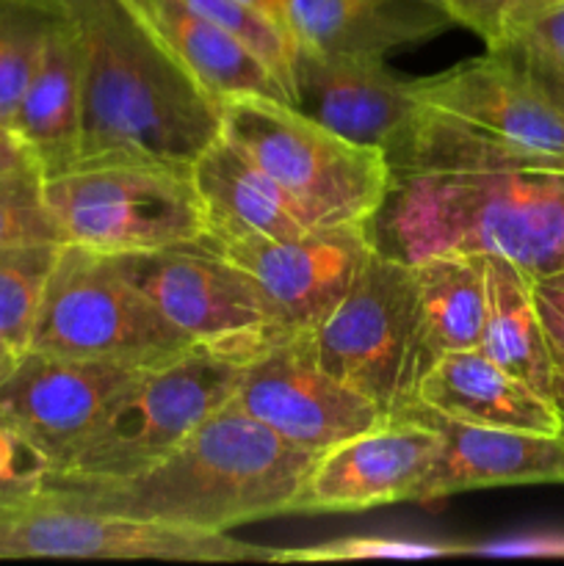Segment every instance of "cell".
I'll return each mask as SVG.
<instances>
[{
    "label": "cell",
    "mask_w": 564,
    "mask_h": 566,
    "mask_svg": "<svg viewBox=\"0 0 564 566\" xmlns=\"http://www.w3.org/2000/svg\"><path fill=\"white\" fill-rule=\"evenodd\" d=\"M83 125V33L75 14L50 31L39 64L22 92L11 133L42 177L75 166Z\"/></svg>",
    "instance_id": "d6986e66"
},
{
    "label": "cell",
    "mask_w": 564,
    "mask_h": 566,
    "mask_svg": "<svg viewBox=\"0 0 564 566\" xmlns=\"http://www.w3.org/2000/svg\"><path fill=\"white\" fill-rule=\"evenodd\" d=\"M368 230L379 252L404 263L495 254L534 280L564 269V169L393 175Z\"/></svg>",
    "instance_id": "3957f363"
},
{
    "label": "cell",
    "mask_w": 564,
    "mask_h": 566,
    "mask_svg": "<svg viewBox=\"0 0 564 566\" xmlns=\"http://www.w3.org/2000/svg\"><path fill=\"white\" fill-rule=\"evenodd\" d=\"M44 202L64 243L136 254L208 238L191 171L153 164H75L42 177Z\"/></svg>",
    "instance_id": "ba28073f"
},
{
    "label": "cell",
    "mask_w": 564,
    "mask_h": 566,
    "mask_svg": "<svg viewBox=\"0 0 564 566\" xmlns=\"http://www.w3.org/2000/svg\"><path fill=\"white\" fill-rule=\"evenodd\" d=\"M180 3H186L197 14L210 17L227 31L236 33L238 39H243L274 72L280 86L285 88L288 99L293 103V53H296V44L280 22L260 14L241 0H180Z\"/></svg>",
    "instance_id": "83f0119b"
},
{
    "label": "cell",
    "mask_w": 564,
    "mask_h": 566,
    "mask_svg": "<svg viewBox=\"0 0 564 566\" xmlns=\"http://www.w3.org/2000/svg\"><path fill=\"white\" fill-rule=\"evenodd\" d=\"M393 415H409L440 434L435 464L420 481L412 503H435L459 492L492 486L564 484L562 434H536L523 429L476 426L437 415L435 409L407 403ZM390 418V415H387Z\"/></svg>",
    "instance_id": "e0dca14e"
},
{
    "label": "cell",
    "mask_w": 564,
    "mask_h": 566,
    "mask_svg": "<svg viewBox=\"0 0 564 566\" xmlns=\"http://www.w3.org/2000/svg\"><path fill=\"white\" fill-rule=\"evenodd\" d=\"M241 3L252 6L254 11H260V14L271 17L274 22H280V0H241ZM282 25V22H280Z\"/></svg>",
    "instance_id": "74e56055"
},
{
    "label": "cell",
    "mask_w": 564,
    "mask_h": 566,
    "mask_svg": "<svg viewBox=\"0 0 564 566\" xmlns=\"http://www.w3.org/2000/svg\"><path fill=\"white\" fill-rule=\"evenodd\" d=\"M440 434L409 415L354 434L318 453L291 514H354L412 503L440 453Z\"/></svg>",
    "instance_id": "9a60e30c"
},
{
    "label": "cell",
    "mask_w": 564,
    "mask_h": 566,
    "mask_svg": "<svg viewBox=\"0 0 564 566\" xmlns=\"http://www.w3.org/2000/svg\"><path fill=\"white\" fill-rule=\"evenodd\" d=\"M230 403L313 453L387 420L374 401L318 363L310 329L282 332L254 354L243 365Z\"/></svg>",
    "instance_id": "7c38bea8"
},
{
    "label": "cell",
    "mask_w": 564,
    "mask_h": 566,
    "mask_svg": "<svg viewBox=\"0 0 564 566\" xmlns=\"http://www.w3.org/2000/svg\"><path fill=\"white\" fill-rule=\"evenodd\" d=\"M77 20L83 125L75 164L191 171L221 136V99L182 72L119 0H100Z\"/></svg>",
    "instance_id": "7a4b0ae2"
},
{
    "label": "cell",
    "mask_w": 564,
    "mask_h": 566,
    "mask_svg": "<svg viewBox=\"0 0 564 566\" xmlns=\"http://www.w3.org/2000/svg\"><path fill=\"white\" fill-rule=\"evenodd\" d=\"M315 457L227 401L138 475L108 484H50L44 495L86 512L230 534L238 525L291 514Z\"/></svg>",
    "instance_id": "6da1fadb"
},
{
    "label": "cell",
    "mask_w": 564,
    "mask_h": 566,
    "mask_svg": "<svg viewBox=\"0 0 564 566\" xmlns=\"http://www.w3.org/2000/svg\"><path fill=\"white\" fill-rule=\"evenodd\" d=\"M17 357H20V352H14V348H11L9 343H6L3 337H0V379H3V376L9 374L11 368H14Z\"/></svg>",
    "instance_id": "f35d334b"
},
{
    "label": "cell",
    "mask_w": 564,
    "mask_h": 566,
    "mask_svg": "<svg viewBox=\"0 0 564 566\" xmlns=\"http://www.w3.org/2000/svg\"><path fill=\"white\" fill-rule=\"evenodd\" d=\"M20 166H33L28 153L22 149V144L17 142V136L11 133V127L0 125V175L11 169H20Z\"/></svg>",
    "instance_id": "836d02e7"
},
{
    "label": "cell",
    "mask_w": 564,
    "mask_h": 566,
    "mask_svg": "<svg viewBox=\"0 0 564 566\" xmlns=\"http://www.w3.org/2000/svg\"><path fill=\"white\" fill-rule=\"evenodd\" d=\"M274 547L230 534L188 531L125 514L86 512L50 495L0 514V558H122V562L274 564Z\"/></svg>",
    "instance_id": "30bf717a"
},
{
    "label": "cell",
    "mask_w": 564,
    "mask_h": 566,
    "mask_svg": "<svg viewBox=\"0 0 564 566\" xmlns=\"http://www.w3.org/2000/svg\"><path fill=\"white\" fill-rule=\"evenodd\" d=\"M518 59H520V55H518ZM520 61H523V64L529 66L531 72H534L536 81H540L542 86L547 88V94H551V97L556 99V103L564 108V72L562 70H551V66H542V64H531V61H525V59H520Z\"/></svg>",
    "instance_id": "e575fe53"
},
{
    "label": "cell",
    "mask_w": 564,
    "mask_h": 566,
    "mask_svg": "<svg viewBox=\"0 0 564 566\" xmlns=\"http://www.w3.org/2000/svg\"><path fill=\"white\" fill-rule=\"evenodd\" d=\"M531 293H534V307L540 315L553 370L564 374V269L534 276Z\"/></svg>",
    "instance_id": "d6a6232c"
},
{
    "label": "cell",
    "mask_w": 564,
    "mask_h": 566,
    "mask_svg": "<svg viewBox=\"0 0 564 566\" xmlns=\"http://www.w3.org/2000/svg\"><path fill=\"white\" fill-rule=\"evenodd\" d=\"M247 271L288 329H315L374 254L368 224L313 227L293 238L205 241Z\"/></svg>",
    "instance_id": "4fadbf2b"
},
{
    "label": "cell",
    "mask_w": 564,
    "mask_h": 566,
    "mask_svg": "<svg viewBox=\"0 0 564 566\" xmlns=\"http://www.w3.org/2000/svg\"><path fill=\"white\" fill-rule=\"evenodd\" d=\"M464 556L462 542L440 539H412V536H341V539L321 542L310 547H291L276 551L274 564H335V562H376V558H396V562H415V558H451Z\"/></svg>",
    "instance_id": "4316f807"
},
{
    "label": "cell",
    "mask_w": 564,
    "mask_h": 566,
    "mask_svg": "<svg viewBox=\"0 0 564 566\" xmlns=\"http://www.w3.org/2000/svg\"><path fill=\"white\" fill-rule=\"evenodd\" d=\"M551 401H553V409H556V415H558V434H562V440H564V374L562 370H553Z\"/></svg>",
    "instance_id": "d590c367"
},
{
    "label": "cell",
    "mask_w": 564,
    "mask_h": 566,
    "mask_svg": "<svg viewBox=\"0 0 564 566\" xmlns=\"http://www.w3.org/2000/svg\"><path fill=\"white\" fill-rule=\"evenodd\" d=\"M252 357L197 343L175 363L147 370L111 403L92 434L50 470L44 486L108 484L153 468L230 401Z\"/></svg>",
    "instance_id": "8992f818"
},
{
    "label": "cell",
    "mask_w": 564,
    "mask_h": 566,
    "mask_svg": "<svg viewBox=\"0 0 564 566\" xmlns=\"http://www.w3.org/2000/svg\"><path fill=\"white\" fill-rule=\"evenodd\" d=\"M409 265H412L429 365L446 352L479 348L487 313L484 258L481 254H431Z\"/></svg>",
    "instance_id": "cb8c5ba5"
},
{
    "label": "cell",
    "mask_w": 564,
    "mask_h": 566,
    "mask_svg": "<svg viewBox=\"0 0 564 566\" xmlns=\"http://www.w3.org/2000/svg\"><path fill=\"white\" fill-rule=\"evenodd\" d=\"M144 374L28 348L0 379V418L59 468Z\"/></svg>",
    "instance_id": "5bb4252c"
},
{
    "label": "cell",
    "mask_w": 564,
    "mask_h": 566,
    "mask_svg": "<svg viewBox=\"0 0 564 566\" xmlns=\"http://www.w3.org/2000/svg\"><path fill=\"white\" fill-rule=\"evenodd\" d=\"M545 3L553 0H442V9L451 22L473 31L487 50H495L512 22Z\"/></svg>",
    "instance_id": "1f68e13d"
},
{
    "label": "cell",
    "mask_w": 564,
    "mask_h": 566,
    "mask_svg": "<svg viewBox=\"0 0 564 566\" xmlns=\"http://www.w3.org/2000/svg\"><path fill=\"white\" fill-rule=\"evenodd\" d=\"M495 50H509L531 64L564 72V0L540 6L512 22Z\"/></svg>",
    "instance_id": "4dcf8cb0"
},
{
    "label": "cell",
    "mask_w": 564,
    "mask_h": 566,
    "mask_svg": "<svg viewBox=\"0 0 564 566\" xmlns=\"http://www.w3.org/2000/svg\"><path fill=\"white\" fill-rule=\"evenodd\" d=\"M221 136L274 177L321 227L368 224L393 186V166L382 149L337 136L282 97L224 99Z\"/></svg>",
    "instance_id": "5b68a950"
},
{
    "label": "cell",
    "mask_w": 564,
    "mask_h": 566,
    "mask_svg": "<svg viewBox=\"0 0 564 566\" xmlns=\"http://www.w3.org/2000/svg\"><path fill=\"white\" fill-rule=\"evenodd\" d=\"M293 105L348 142L398 153L415 116L412 77H401L376 55L293 53Z\"/></svg>",
    "instance_id": "2e32d148"
},
{
    "label": "cell",
    "mask_w": 564,
    "mask_h": 566,
    "mask_svg": "<svg viewBox=\"0 0 564 566\" xmlns=\"http://www.w3.org/2000/svg\"><path fill=\"white\" fill-rule=\"evenodd\" d=\"M61 241L42 191V171L20 166L0 175V247L6 243Z\"/></svg>",
    "instance_id": "f1b7e54d"
},
{
    "label": "cell",
    "mask_w": 564,
    "mask_h": 566,
    "mask_svg": "<svg viewBox=\"0 0 564 566\" xmlns=\"http://www.w3.org/2000/svg\"><path fill=\"white\" fill-rule=\"evenodd\" d=\"M280 22L296 48L385 59L446 31L451 17L418 0H280Z\"/></svg>",
    "instance_id": "7402d4cb"
},
{
    "label": "cell",
    "mask_w": 564,
    "mask_h": 566,
    "mask_svg": "<svg viewBox=\"0 0 564 566\" xmlns=\"http://www.w3.org/2000/svg\"><path fill=\"white\" fill-rule=\"evenodd\" d=\"M42 3L59 6V9H64V11H70V14L81 17V14H86L88 9H94L100 0H42Z\"/></svg>",
    "instance_id": "8d00e7d4"
},
{
    "label": "cell",
    "mask_w": 564,
    "mask_h": 566,
    "mask_svg": "<svg viewBox=\"0 0 564 566\" xmlns=\"http://www.w3.org/2000/svg\"><path fill=\"white\" fill-rule=\"evenodd\" d=\"M415 401L462 423L558 434L551 396L520 381L479 348L446 352L431 359L418 381Z\"/></svg>",
    "instance_id": "44dd1931"
},
{
    "label": "cell",
    "mask_w": 564,
    "mask_h": 566,
    "mask_svg": "<svg viewBox=\"0 0 564 566\" xmlns=\"http://www.w3.org/2000/svg\"><path fill=\"white\" fill-rule=\"evenodd\" d=\"M127 280L199 346L258 354L288 332L258 282L210 243L116 254Z\"/></svg>",
    "instance_id": "8fae6325"
},
{
    "label": "cell",
    "mask_w": 564,
    "mask_h": 566,
    "mask_svg": "<svg viewBox=\"0 0 564 566\" xmlns=\"http://www.w3.org/2000/svg\"><path fill=\"white\" fill-rule=\"evenodd\" d=\"M70 11L42 0H0V125L11 127L55 22Z\"/></svg>",
    "instance_id": "d4e9b609"
},
{
    "label": "cell",
    "mask_w": 564,
    "mask_h": 566,
    "mask_svg": "<svg viewBox=\"0 0 564 566\" xmlns=\"http://www.w3.org/2000/svg\"><path fill=\"white\" fill-rule=\"evenodd\" d=\"M412 92L393 175L564 169V108L509 50L412 77Z\"/></svg>",
    "instance_id": "277c9868"
},
{
    "label": "cell",
    "mask_w": 564,
    "mask_h": 566,
    "mask_svg": "<svg viewBox=\"0 0 564 566\" xmlns=\"http://www.w3.org/2000/svg\"><path fill=\"white\" fill-rule=\"evenodd\" d=\"M197 343L177 329L122 271L116 254L64 243L33 324V352L155 370Z\"/></svg>",
    "instance_id": "52a82bcc"
},
{
    "label": "cell",
    "mask_w": 564,
    "mask_h": 566,
    "mask_svg": "<svg viewBox=\"0 0 564 566\" xmlns=\"http://www.w3.org/2000/svg\"><path fill=\"white\" fill-rule=\"evenodd\" d=\"M418 3H429V6H440V9H442V0H418ZM442 11H446V9H442Z\"/></svg>",
    "instance_id": "ab89813d"
},
{
    "label": "cell",
    "mask_w": 564,
    "mask_h": 566,
    "mask_svg": "<svg viewBox=\"0 0 564 566\" xmlns=\"http://www.w3.org/2000/svg\"><path fill=\"white\" fill-rule=\"evenodd\" d=\"M191 180L208 219L205 241L293 238L321 227L274 177L224 136L199 155L191 166Z\"/></svg>",
    "instance_id": "ffe728a7"
},
{
    "label": "cell",
    "mask_w": 564,
    "mask_h": 566,
    "mask_svg": "<svg viewBox=\"0 0 564 566\" xmlns=\"http://www.w3.org/2000/svg\"><path fill=\"white\" fill-rule=\"evenodd\" d=\"M50 470V459L0 418V514L42 497Z\"/></svg>",
    "instance_id": "f546056e"
},
{
    "label": "cell",
    "mask_w": 564,
    "mask_h": 566,
    "mask_svg": "<svg viewBox=\"0 0 564 566\" xmlns=\"http://www.w3.org/2000/svg\"><path fill=\"white\" fill-rule=\"evenodd\" d=\"M481 258L487 271V313L479 352L529 387L551 396L553 363L534 307L531 276L506 258Z\"/></svg>",
    "instance_id": "603a6c76"
},
{
    "label": "cell",
    "mask_w": 564,
    "mask_h": 566,
    "mask_svg": "<svg viewBox=\"0 0 564 566\" xmlns=\"http://www.w3.org/2000/svg\"><path fill=\"white\" fill-rule=\"evenodd\" d=\"M155 44L216 99L265 94L288 99L265 61L243 39L180 0H119ZM291 103V99H288Z\"/></svg>",
    "instance_id": "ac0fdd59"
},
{
    "label": "cell",
    "mask_w": 564,
    "mask_h": 566,
    "mask_svg": "<svg viewBox=\"0 0 564 566\" xmlns=\"http://www.w3.org/2000/svg\"><path fill=\"white\" fill-rule=\"evenodd\" d=\"M310 337L318 363L385 415L412 403L429 368L412 265L374 249Z\"/></svg>",
    "instance_id": "9c48e42d"
},
{
    "label": "cell",
    "mask_w": 564,
    "mask_h": 566,
    "mask_svg": "<svg viewBox=\"0 0 564 566\" xmlns=\"http://www.w3.org/2000/svg\"><path fill=\"white\" fill-rule=\"evenodd\" d=\"M64 243L31 241L0 247V337L28 352L44 285Z\"/></svg>",
    "instance_id": "484cf974"
}]
</instances>
